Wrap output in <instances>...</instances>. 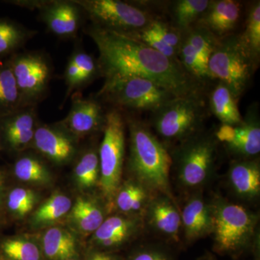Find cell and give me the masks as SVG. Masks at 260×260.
<instances>
[{
    "mask_svg": "<svg viewBox=\"0 0 260 260\" xmlns=\"http://www.w3.org/2000/svg\"><path fill=\"white\" fill-rule=\"evenodd\" d=\"M235 139L225 145L228 150L242 159H251L260 152V122L257 104L251 106L240 124L235 126Z\"/></svg>",
    "mask_w": 260,
    "mask_h": 260,
    "instance_id": "17",
    "label": "cell"
},
{
    "mask_svg": "<svg viewBox=\"0 0 260 260\" xmlns=\"http://www.w3.org/2000/svg\"><path fill=\"white\" fill-rule=\"evenodd\" d=\"M7 3L29 9H37L41 20L45 24L48 30L59 38L71 39L76 37L81 26L84 12L75 0H18Z\"/></svg>",
    "mask_w": 260,
    "mask_h": 260,
    "instance_id": "11",
    "label": "cell"
},
{
    "mask_svg": "<svg viewBox=\"0 0 260 260\" xmlns=\"http://www.w3.org/2000/svg\"><path fill=\"white\" fill-rule=\"evenodd\" d=\"M72 206V200L67 195L59 193L51 195L36 210L31 223L35 226H44L54 223L68 215Z\"/></svg>",
    "mask_w": 260,
    "mask_h": 260,
    "instance_id": "29",
    "label": "cell"
},
{
    "mask_svg": "<svg viewBox=\"0 0 260 260\" xmlns=\"http://www.w3.org/2000/svg\"><path fill=\"white\" fill-rule=\"evenodd\" d=\"M37 32L9 18H0V59L18 52Z\"/></svg>",
    "mask_w": 260,
    "mask_h": 260,
    "instance_id": "25",
    "label": "cell"
},
{
    "mask_svg": "<svg viewBox=\"0 0 260 260\" xmlns=\"http://www.w3.org/2000/svg\"><path fill=\"white\" fill-rule=\"evenodd\" d=\"M0 148H1V144H0Z\"/></svg>",
    "mask_w": 260,
    "mask_h": 260,
    "instance_id": "46",
    "label": "cell"
},
{
    "mask_svg": "<svg viewBox=\"0 0 260 260\" xmlns=\"http://www.w3.org/2000/svg\"><path fill=\"white\" fill-rule=\"evenodd\" d=\"M145 213L153 229L177 242L181 226V213L174 200L167 195H155L150 200Z\"/></svg>",
    "mask_w": 260,
    "mask_h": 260,
    "instance_id": "18",
    "label": "cell"
},
{
    "mask_svg": "<svg viewBox=\"0 0 260 260\" xmlns=\"http://www.w3.org/2000/svg\"><path fill=\"white\" fill-rule=\"evenodd\" d=\"M68 260H75V259H68Z\"/></svg>",
    "mask_w": 260,
    "mask_h": 260,
    "instance_id": "45",
    "label": "cell"
},
{
    "mask_svg": "<svg viewBox=\"0 0 260 260\" xmlns=\"http://www.w3.org/2000/svg\"><path fill=\"white\" fill-rule=\"evenodd\" d=\"M229 180L239 198L246 200L257 198L260 192L259 162L251 159H241L233 162L229 169Z\"/></svg>",
    "mask_w": 260,
    "mask_h": 260,
    "instance_id": "20",
    "label": "cell"
},
{
    "mask_svg": "<svg viewBox=\"0 0 260 260\" xmlns=\"http://www.w3.org/2000/svg\"><path fill=\"white\" fill-rule=\"evenodd\" d=\"M181 220L186 240L189 242H194L212 232L211 207L200 195L188 200L181 212Z\"/></svg>",
    "mask_w": 260,
    "mask_h": 260,
    "instance_id": "19",
    "label": "cell"
},
{
    "mask_svg": "<svg viewBox=\"0 0 260 260\" xmlns=\"http://www.w3.org/2000/svg\"><path fill=\"white\" fill-rule=\"evenodd\" d=\"M243 44L254 60L259 64L260 59V2L251 3L248 8L244 30L239 32Z\"/></svg>",
    "mask_w": 260,
    "mask_h": 260,
    "instance_id": "30",
    "label": "cell"
},
{
    "mask_svg": "<svg viewBox=\"0 0 260 260\" xmlns=\"http://www.w3.org/2000/svg\"><path fill=\"white\" fill-rule=\"evenodd\" d=\"M259 63L243 44L239 34L218 39L208 60L212 81L221 82L239 99L251 85Z\"/></svg>",
    "mask_w": 260,
    "mask_h": 260,
    "instance_id": "3",
    "label": "cell"
},
{
    "mask_svg": "<svg viewBox=\"0 0 260 260\" xmlns=\"http://www.w3.org/2000/svg\"><path fill=\"white\" fill-rule=\"evenodd\" d=\"M0 260H8V259H0Z\"/></svg>",
    "mask_w": 260,
    "mask_h": 260,
    "instance_id": "44",
    "label": "cell"
},
{
    "mask_svg": "<svg viewBox=\"0 0 260 260\" xmlns=\"http://www.w3.org/2000/svg\"><path fill=\"white\" fill-rule=\"evenodd\" d=\"M212 0H177L170 5V14L175 28L185 32L195 26L209 8Z\"/></svg>",
    "mask_w": 260,
    "mask_h": 260,
    "instance_id": "26",
    "label": "cell"
},
{
    "mask_svg": "<svg viewBox=\"0 0 260 260\" xmlns=\"http://www.w3.org/2000/svg\"><path fill=\"white\" fill-rule=\"evenodd\" d=\"M153 193L138 181L133 179L119 186L114 203L118 210L129 216H137L145 213L151 200Z\"/></svg>",
    "mask_w": 260,
    "mask_h": 260,
    "instance_id": "23",
    "label": "cell"
},
{
    "mask_svg": "<svg viewBox=\"0 0 260 260\" xmlns=\"http://www.w3.org/2000/svg\"><path fill=\"white\" fill-rule=\"evenodd\" d=\"M215 135L202 131L181 142L174 153L178 179L186 187L205 184L213 174L218 153Z\"/></svg>",
    "mask_w": 260,
    "mask_h": 260,
    "instance_id": "9",
    "label": "cell"
},
{
    "mask_svg": "<svg viewBox=\"0 0 260 260\" xmlns=\"http://www.w3.org/2000/svg\"><path fill=\"white\" fill-rule=\"evenodd\" d=\"M88 260H117V258L108 253L96 251L91 254Z\"/></svg>",
    "mask_w": 260,
    "mask_h": 260,
    "instance_id": "41",
    "label": "cell"
},
{
    "mask_svg": "<svg viewBox=\"0 0 260 260\" xmlns=\"http://www.w3.org/2000/svg\"><path fill=\"white\" fill-rule=\"evenodd\" d=\"M92 25L124 35L138 32L153 23L155 16L146 7L119 0H75Z\"/></svg>",
    "mask_w": 260,
    "mask_h": 260,
    "instance_id": "8",
    "label": "cell"
},
{
    "mask_svg": "<svg viewBox=\"0 0 260 260\" xmlns=\"http://www.w3.org/2000/svg\"><path fill=\"white\" fill-rule=\"evenodd\" d=\"M21 107V97L8 58L0 59V117Z\"/></svg>",
    "mask_w": 260,
    "mask_h": 260,
    "instance_id": "27",
    "label": "cell"
},
{
    "mask_svg": "<svg viewBox=\"0 0 260 260\" xmlns=\"http://www.w3.org/2000/svg\"><path fill=\"white\" fill-rule=\"evenodd\" d=\"M1 248L8 260H42L39 246L25 238L7 239L2 244Z\"/></svg>",
    "mask_w": 260,
    "mask_h": 260,
    "instance_id": "32",
    "label": "cell"
},
{
    "mask_svg": "<svg viewBox=\"0 0 260 260\" xmlns=\"http://www.w3.org/2000/svg\"><path fill=\"white\" fill-rule=\"evenodd\" d=\"M127 260H177L170 251L158 246H144L130 254Z\"/></svg>",
    "mask_w": 260,
    "mask_h": 260,
    "instance_id": "38",
    "label": "cell"
},
{
    "mask_svg": "<svg viewBox=\"0 0 260 260\" xmlns=\"http://www.w3.org/2000/svg\"><path fill=\"white\" fill-rule=\"evenodd\" d=\"M140 227L141 220L138 217L113 215L104 220L93 233L91 241L101 249H114L129 241Z\"/></svg>",
    "mask_w": 260,
    "mask_h": 260,
    "instance_id": "16",
    "label": "cell"
},
{
    "mask_svg": "<svg viewBox=\"0 0 260 260\" xmlns=\"http://www.w3.org/2000/svg\"><path fill=\"white\" fill-rule=\"evenodd\" d=\"M204 95L175 97L151 113V125L162 139L184 141L203 130L208 110Z\"/></svg>",
    "mask_w": 260,
    "mask_h": 260,
    "instance_id": "5",
    "label": "cell"
},
{
    "mask_svg": "<svg viewBox=\"0 0 260 260\" xmlns=\"http://www.w3.org/2000/svg\"><path fill=\"white\" fill-rule=\"evenodd\" d=\"M207 259L208 260H217L215 259V256L212 255V254H208V256H207Z\"/></svg>",
    "mask_w": 260,
    "mask_h": 260,
    "instance_id": "43",
    "label": "cell"
},
{
    "mask_svg": "<svg viewBox=\"0 0 260 260\" xmlns=\"http://www.w3.org/2000/svg\"><path fill=\"white\" fill-rule=\"evenodd\" d=\"M37 200L35 191L26 188L16 187L8 194L7 207L13 215L23 218L34 210Z\"/></svg>",
    "mask_w": 260,
    "mask_h": 260,
    "instance_id": "34",
    "label": "cell"
},
{
    "mask_svg": "<svg viewBox=\"0 0 260 260\" xmlns=\"http://www.w3.org/2000/svg\"><path fill=\"white\" fill-rule=\"evenodd\" d=\"M243 15V5L235 0H212L199 25L218 39L235 34ZM197 24V25H198Z\"/></svg>",
    "mask_w": 260,
    "mask_h": 260,
    "instance_id": "15",
    "label": "cell"
},
{
    "mask_svg": "<svg viewBox=\"0 0 260 260\" xmlns=\"http://www.w3.org/2000/svg\"><path fill=\"white\" fill-rule=\"evenodd\" d=\"M18 86L22 105L37 107L47 95L53 74V65L42 51L17 52L8 58Z\"/></svg>",
    "mask_w": 260,
    "mask_h": 260,
    "instance_id": "10",
    "label": "cell"
},
{
    "mask_svg": "<svg viewBox=\"0 0 260 260\" xmlns=\"http://www.w3.org/2000/svg\"><path fill=\"white\" fill-rule=\"evenodd\" d=\"M215 85L208 93V107L222 124L237 126L242 121L237 98L226 85L215 81Z\"/></svg>",
    "mask_w": 260,
    "mask_h": 260,
    "instance_id": "21",
    "label": "cell"
},
{
    "mask_svg": "<svg viewBox=\"0 0 260 260\" xmlns=\"http://www.w3.org/2000/svg\"><path fill=\"white\" fill-rule=\"evenodd\" d=\"M70 220L82 234H93L102 225L104 210L95 200L80 197L72 206Z\"/></svg>",
    "mask_w": 260,
    "mask_h": 260,
    "instance_id": "24",
    "label": "cell"
},
{
    "mask_svg": "<svg viewBox=\"0 0 260 260\" xmlns=\"http://www.w3.org/2000/svg\"><path fill=\"white\" fill-rule=\"evenodd\" d=\"M73 173L75 182L81 189H89L99 184L100 167L96 150L91 149L83 153L75 164Z\"/></svg>",
    "mask_w": 260,
    "mask_h": 260,
    "instance_id": "31",
    "label": "cell"
},
{
    "mask_svg": "<svg viewBox=\"0 0 260 260\" xmlns=\"http://www.w3.org/2000/svg\"><path fill=\"white\" fill-rule=\"evenodd\" d=\"M150 26L169 47L177 51L178 55V51L182 42L184 34L175 28L172 24L167 23L159 18L155 19L153 23L150 24Z\"/></svg>",
    "mask_w": 260,
    "mask_h": 260,
    "instance_id": "37",
    "label": "cell"
},
{
    "mask_svg": "<svg viewBox=\"0 0 260 260\" xmlns=\"http://www.w3.org/2000/svg\"><path fill=\"white\" fill-rule=\"evenodd\" d=\"M150 24L148 27L139 32L126 36L134 38L137 40L143 42V44H146L148 47L158 51L159 53L168 58H170V59H174V60L179 61L177 51L173 49L172 47H169L167 43L162 40V38L150 26Z\"/></svg>",
    "mask_w": 260,
    "mask_h": 260,
    "instance_id": "36",
    "label": "cell"
},
{
    "mask_svg": "<svg viewBox=\"0 0 260 260\" xmlns=\"http://www.w3.org/2000/svg\"><path fill=\"white\" fill-rule=\"evenodd\" d=\"M215 137L218 142L225 143V145L230 144L235 139V126L221 124L215 133Z\"/></svg>",
    "mask_w": 260,
    "mask_h": 260,
    "instance_id": "40",
    "label": "cell"
},
{
    "mask_svg": "<svg viewBox=\"0 0 260 260\" xmlns=\"http://www.w3.org/2000/svg\"><path fill=\"white\" fill-rule=\"evenodd\" d=\"M78 140L57 122L38 126L31 146L50 161L64 165L74 158Z\"/></svg>",
    "mask_w": 260,
    "mask_h": 260,
    "instance_id": "13",
    "label": "cell"
},
{
    "mask_svg": "<svg viewBox=\"0 0 260 260\" xmlns=\"http://www.w3.org/2000/svg\"><path fill=\"white\" fill-rule=\"evenodd\" d=\"M43 252L49 260L73 259L78 255V244L71 232L64 228L51 227L42 237Z\"/></svg>",
    "mask_w": 260,
    "mask_h": 260,
    "instance_id": "22",
    "label": "cell"
},
{
    "mask_svg": "<svg viewBox=\"0 0 260 260\" xmlns=\"http://www.w3.org/2000/svg\"><path fill=\"white\" fill-rule=\"evenodd\" d=\"M213 216L214 250L238 256L251 246L257 216L242 205L216 199L210 205Z\"/></svg>",
    "mask_w": 260,
    "mask_h": 260,
    "instance_id": "4",
    "label": "cell"
},
{
    "mask_svg": "<svg viewBox=\"0 0 260 260\" xmlns=\"http://www.w3.org/2000/svg\"><path fill=\"white\" fill-rule=\"evenodd\" d=\"M13 172L17 179L37 185H45L51 181V176L47 165L34 155H24L15 161Z\"/></svg>",
    "mask_w": 260,
    "mask_h": 260,
    "instance_id": "28",
    "label": "cell"
},
{
    "mask_svg": "<svg viewBox=\"0 0 260 260\" xmlns=\"http://www.w3.org/2000/svg\"><path fill=\"white\" fill-rule=\"evenodd\" d=\"M37 107H21L0 117V144L12 152L31 146L37 121Z\"/></svg>",
    "mask_w": 260,
    "mask_h": 260,
    "instance_id": "12",
    "label": "cell"
},
{
    "mask_svg": "<svg viewBox=\"0 0 260 260\" xmlns=\"http://www.w3.org/2000/svg\"><path fill=\"white\" fill-rule=\"evenodd\" d=\"M5 183L4 174L0 170V204L3 201V194H4Z\"/></svg>",
    "mask_w": 260,
    "mask_h": 260,
    "instance_id": "42",
    "label": "cell"
},
{
    "mask_svg": "<svg viewBox=\"0 0 260 260\" xmlns=\"http://www.w3.org/2000/svg\"><path fill=\"white\" fill-rule=\"evenodd\" d=\"M126 124L129 133L127 166L135 180L153 194L173 199L169 179L173 159L167 147L143 121L128 117Z\"/></svg>",
    "mask_w": 260,
    "mask_h": 260,
    "instance_id": "2",
    "label": "cell"
},
{
    "mask_svg": "<svg viewBox=\"0 0 260 260\" xmlns=\"http://www.w3.org/2000/svg\"><path fill=\"white\" fill-rule=\"evenodd\" d=\"M70 59L79 69L78 88L90 83L98 75H101L98 60H95L93 56L85 52L83 49L75 51Z\"/></svg>",
    "mask_w": 260,
    "mask_h": 260,
    "instance_id": "35",
    "label": "cell"
},
{
    "mask_svg": "<svg viewBox=\"0 0 260 260\" xmlns=\"http://www.w3.org/2000/svg\"><path fill=\"white\" fill-rule=\"evenodd\" d=\"M126 119L122 112L113 109L107 112L104 136L99 153L100 179L103 196L109 203H114L121 186V174L125 155Z\"/></svg>",
    "mask_w": 260,
    "mask_h": 260,
    "instance_id": "7",
    "label": "cell"
},
{
    "mask_svg": "<svg viewBox=\"0 0 260 260\" xmlns=\"http://www.w3.org/2000/svg\"><path fill=\"white\" fill-rule=\"evenodd\" d=\"M79 76V69L73 61L70 59L64 72L65 83L68 87L69 93H71L74 89L78 88Z\"/></svg>",
    "mask_w": 260,
    "mask_h": 260,
    "instance_id": "39",
    "label": "cell"
},
{
    "mask_svg": "<svg viewBox=\"0 0 260 260\" xmlns=\"http://www.w3.org/2000/svg\"><path fill=\"white\" fill-rule=\"evenodd\" d=\"M86 32L99 49L98 63L105 80L140 77L158 84L177 97L204 95L205 87L191 78L179 61L124 34L93 25Z\"/></svg>",
    "mask_w": 260,
    "mask_h": 260,
    "instance_id": "1",
    "label": "cell"
},
{
    "mask_svg": "<svg viewBox=\"0 0 260 260\" xmlns=\"http://www.w3.org/2000/svg\"><path fill=\"white\" fill-rule=\"evenodd\" d=\"M184 35L194 51L198 53L203 62L208 67L210 54L218 41V38L199 24L184 32Z\"/></svg>",
    "mask_w": 260,
    "mask_h": 260,
    "instance_id": "33",
    "label": "cell"
},
{
    "mask_svg": "<svg viewBox=\"0 0 260 260\" xmlns=\"http://www.w3.org/2000/svg\"><path fill=\"white\" fill-rule=\"evenodd\" d=\"M107 112L100 101L75 99L68 115L59 124L77 140L104 129Z\"/></svg>",
    "mask_w": 260,
    "mask_h": 260,
    "instance_id": "14",
    "label": "cell"
},
{
    "mask_svg": "<svg viewBox=\"0 0 260 260\" xmlns=\"http://www.w3.org/2000/svg\"><path fill=\"white\" fill-rule=\"evenodd\" d=\"M97 96L120 111L151 113L177 97L158 84L140 77L105 80Z\"/></svg>",
    "mask_w": 260,
    "mask_h": 260,
    "instance_id": "6",
    "label": "cell"
}]
</instances>
